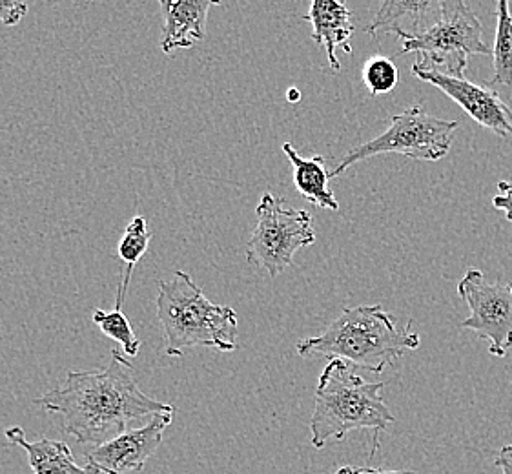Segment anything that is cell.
Returning a JSON list of instances; mask_svg holds the SVG:
<instances>
[{
	"mask_svg": "<svg viewBox=\"0 0 512 474\" xmlns=\"http://www.w3.org/2000/svg\"><path fill=\"white\" fill-rule=\"evenodd\" d=\"M378 13L365 28L372 37L394 33L403 41L431 30L440 19L445 0H379Z\"/></svg>",
	"mask_w": 512,
	"mask_h": 474,
	"instance_id": "11",
	"label": "cell"
},
{
	"mask_svg": "<svg viewBox=\"0 0 512 474\" xmlns=\"http://www.w3.org/2000/svg\"><path fill=\"white\" fill-rule=\"evenodd\" d=\"M163 13V41L166 55L175 50H190L206 37L208 13L221 0H157Z\"/></svg>",
	"mask_w": 512,
	"mask_h": 474,
	"instance_id": "12",
	"label": "cell"
},
{
	"mask_svg": "<svg viewBox=\"0 0 512 474\" xmlns=\"http://www.w3.org/2000/svg\"><path fill=\"white\" fill-rule=\"evenodd\" d=\"M458 294L471 310L461 327L489 341L492 356L503 358L512 349V281L487 283L480 270L469 268L458 283Z\"/></svg>",
	"mask_w": 512,
	"mask_h": 474,
	"instance_id": "8",
	"label": "cell"
},
{
	"mask_svg": "<svg viewBox=\"0 0 512 474\" xmlns=\"http://www.w3.org/2000/svg\"><path fill=\"white\" fill-rule=\"evenodd\" d=\"M150 239L152 232L148 228V221L143 216H137L128 223L123 239L119 243V259L124 263L123 279L121 285L117 289V301H115V309L123 310L128 287L132 281L137 263L143 259L146 250L150 247Z\"/></svg>",
	"mask_w": 512,
	"mask_h": 474,
	"instance_id": "16",
	"label": "cell"
},
{
	"mask_svg": "<svg viewBox=\"0 0 512 474\" xmlns=\"http://www.w3.org/2000/svg\"><path fill=\"white\" fill-rule=\"evenodd\" d=\"M349 8L341 0H312L307 21L312 22V41L327 50L328 61L334 72L341 70L338 48L345 53H352L349 39L354 33V24L350 22Z\"/></svg>",
	"mask_w": 512,
	"mask_h": 474,
	"instance_id": "13",
	"label": "cell"
},
{
	"mask_svg": "<svg viewBox=\"0 0 512 474\" xmlns=\"http://www.w3.org/2000/svg\"><path fill=\"white\" fill-rule=\"evenodd\" d=\"M86 2H88V4H92L93 0H86Z\"/></svg>",
	"mask_w": 512,
	"mask_h": 474,
	"instance_id": "25",
	"label": "cell"
},
{
	"mask_svg": "<svg viewBox=\"0 0 512 474\" xmlns=\"http://www.w3.org/2000/svg\"><path fill=\"white\" fill-rule=\"evenodd\" d=\"M420 343V334L412 330V321L398 327L396 318L381 309V305H370L343 310L325 332L299 341L296 351L301 358H339L379 374L385 367H394L405 352L416 351Z\"/></svg>",
	"mask_w": 512,
	"mask_h": 474,
	"instance_id": "2",
	"label": "cell"
},
{
	"mask_svg": "<svg viewBox=\"0 0 512 474\" xmlns=\"http://www.w3.org/2000/svg\"><path fill=\"white\" fill-rule=\"evenodd\" d=\"M458 128L460 121H443L427 114L421 106H412L394 115L383 134L349 150L330 177L341 176L350 166L374 155L401 154L420 161H440L449 154L452 135Z\"/></svg>",
	"mask_w": 512,
	"mask_h": 474,
	"instance_id": "6",
	"label": "cell"
},
{
	"mask_svg": "<svg viewBox=\"0 0 512 474\" xmlns=\"http://www.w3.org/2000/svg\"><path fill=\"white\" fill-rule=\"evenodd\" d=\"M482 22L465 0H445L440 19L431 30L403 41V53H416L412 66L463 77L471 55H492L482 39Z\"/></svg>",
	"mask_w": 512,
	"mask_h": 474,
	"instance_id": "5",
	"label": "cell"
},
{
	"mask_svg": "<svg viewBox=\"0 0 512 474\" xmlns=\"http://www.w3.org/2000/svg\"><path fill=\"white\" fill-rule=\"evenodd\" d=\"M31 0H0V24L17 26L28 15Z\"/></svg>",
	"mask_w": 512,
	"mask_h": 474,
	"instance_id": "20",
	"label": "cell"
},
{
	"mask_svg": "<svg viewBox=\"0 0 512 474\" xmlns=\"http://www.w3.org/2000/svg\"><path fill=\"white\" fill-rule=\"evenodd\" d=\"M398 81H400V72H398L396 64L387 57H374L365 62L363 83L372 97L392 92Z\"/></svg>",
	"mask_w": 512,
	"mask_h": 474,
	"instance_id": "19",
	"label": "cell"
},
{
	"mask_svg": "<svg viewBox=\"0 0 512 474\" xmlns=\"http://www.w3.org/2000/svg\"><path fill=\"white\" fill-rule=\"evenodd\" d=\"M6 438L11 444L21 447L28 454L33 474H99L93 467L75 464L70 445L59 442V440H48L42 438L37 442H28L22 427H8Z\"/></svg>",
	"mask_w": 512,
	"mask_h": 474,
	"instance_id": "14",
	"label": "cell"
},
{
	"mask_svg": "<svg viewBox=\"0 0 512 474\" xmlns=\"http://www.w3.org/2000/svg\"><path fill=\"white\" fill-rule=\"evenodd\" d=\"M299 97H301L299 90H290L288 92V101H299Z\"/></svg>",
	"mask_w": 512,
	"mask_h": 474,
	"instance_id": "24",
	"label": "cell"
},
{
	"mask_svg": "<svg viewBox=\"0 0 512 474\" xmlns=\"http://www.w3.org/2000/svg\"><path fill=\"white\" fill-rule=\"evenodd\" d=\"M92 320L103 334L123 345L126 356L135 358L139 354L141 341L135 336L134 329H132L128 318L124 316L123 310L95 309L93 310Z\"/></svg>",
	"mask_w": 512,
	"mask_h": 474,
	"instance_id": "18",
	"label": "cell"
},
{
	"mask_svg": "<svg viewBox=\"0 0 512 474\" xmlns=\"http://www.w3.org/2000/svg\"><path fill=\"white\" fill-rule=\"evenodd\" d=\"M157 316L166 338L164 352L172 358L194 347L237 349L236 310L212 303L183 270H175L172 281L159 283Z\"/></svg>",
	"mask_w": 512,
	"mask_h": 474,
	"instance_id": "4",
	"label": "cell"
},
{
	"mask_svg": "<svg viewBox=\"0 0 512 474\" xmlns=\"http://www.w3.org/2000/svg\"><path fill=\"white\" fill-rule=\"evenodd\" d=\"M334 474H416L412 471H385L376 467H356V465H345Z\"/></svg>",
	"mask_w": 512,
	"mask_h": 474,
	"instance_id": "22",
	"label": "cell"
},
{
	"mask_svg": "<svg viewBox=\"0 0 512 474\" xmlns=\"http://www.w3.org/2000/svg\"><path fill=\"white\" fill-rule=\"evenodd\" d=\"M174 413L155 414L141 429L126 431L101 445L84 451L86 465L97 473H141L146 462L163 444L164 429L172 423Z\"/></svg>",
	"mask_w": 512,
	"mask_h": 474,
	"instance_id": "9",
	"label": "cell"
},
{
	"mask_svg": "<svg viewBox=\"0 0 512 474\" xmlns=\"http://www.w3.org/2000/svg\"><path fill=\"white\" fill-rule=\"evenodd\" d=\"M494 464L502 474H512V444L503 445L502 451L498 454V460Z\"/></svg>",
	"mask_w": 512,
	"mask_h": 474,
	"instance_id": "23",
	"label": "cell"
},
{
	"mask_svg": "<svg viewBox=\"0 0 512 474\" xmlns=\"http://www.w3.org/2000/svg\"><path fill=\"white\" fill-rule=\"evenodd\" d=\"M103 371H77L39 405L61 416L66 434L79 445H101L128 431V423L155 414L175 413L174 405L146 396L135 382L132 363L117 349Z\"/></svg>",
	"mask_w": 512,
	"mask_h": 474,
	"instance_id": "1",
	"label": "cell"
},
{
	"mask_svg": "<svg viewBox=\"0 0 512 474\" xmlns=\"http://www.w3.org/2000/svg\"><path fill=\"white\" fill-rule=\"evenodd\" d=\"M385 383H370L352 371L347 361L334 358L319 376L314 413L310 420V442L323 449L332 440H343L359 429L374 433V449H379V433H383L394 416L381 396Z\"/></svg>",
	"mask_w": 512,
	"mask_h": 474,
	"instance_id": "3",
	"label": "cell"
},
{
	"mask_svg": "<svg viewBox=\"0 0 512 474\" xmlns=\"http://www.w3.org/2000/svg\"><path fill=\"white\" fill-rule=\"evenodd\" d=\"M498 190H500V194L494 196L492 205H494V208L505 212V217L512 223V185H509L507 181H500Z\"/></svg>",
	"mask_w": 512,
	"mask_h": 474,
	"instance_id": "21",
	"label": "cell"
},
{
	"mask_svg": "<svg viewBox=\"0 0 512 474\" xmlns=\"http://www.w3.org/2000/svg\"><path fill=\"white\" fill-rule=\"evenodd\" d=\"M283 154L287 155L290 163L294 166V185H296L297 192L305 197L308 203H312L316 207L338 212V199L328 188L330 172H327V168H325V159L321 155L305 159L297 154L294 146L290 143L283 145Z\"/></svg>",
	"mask_w": 512,
	"mask_h": 474,
	"instance_id": "15",
	"label": "cell"
},
{
	"mask_svg": "<svg viewBox=\"0 0 512 474\" xmlns=\"http://www.w3.org/2000/svg\"><path fill=\"white\" fill-rule=\"evenodd\" d=\"M257 225L246 245V261L270 278L283 274L297 250L316 243L314 221L307 210L288 207L285 199L263 194L256 210Z\"/></svg>",
	"mask_w": 512,
	"mask_h": 474,
	"instance_id": "7",
	"label": "cell"
},
{
	"mask_svg": "<svg viewBox=\"0 0 512 474\" xmlns=\"http://www.w3.org/2000/svg\"><path fill=\"white\" fill-rule=\"evenodd\" d=\"M492 84L512 86V15L509 0L496 2V39L492 46Z\"/></svg>",
	"mask_w": 512,
	"mask_h": 474,
	"instance_id": "17",
	"label": "cell"
},
{
	"mask_svg": "<svg viewBox=\"0 0 512 474\" xmlns=\"http://www.w3.org/2000/svg\"><path fill=\"white\" fill-rule=\"evenodd\" d=\"M341 2H343V4H345V0H341Z\"/></svg>",
	"mask_w": 512,
	"mask_h": 474,
	"instance_id": "26",
	"label": "cell"
},
{
	"mask_svg": "<svg viewBox=\"0 0 512 474\" xmlns=\"http://www.w3.org/2000/svg\"><path fill=\"white\" fill-rule=\"evenodd\" d=\"M412 73L421 81L440 88L454 103L460 104L465 114L471 115L476 123L491 130L492 134L512 139V110L500 97V93L471 83L465 77H451L434 70H421L416 66H412Z\"/></svg>",
	"mask_w": 512,
	"mask_h": 474,
	"instance_id": "10",
	"label": "cell"
}]
</instances>
